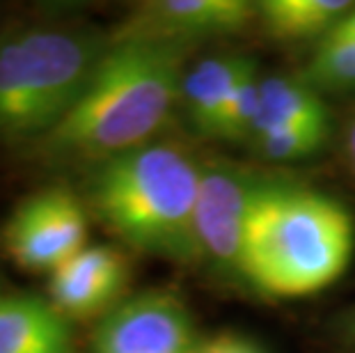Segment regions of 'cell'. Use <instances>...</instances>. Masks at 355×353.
Masks as SVG:
<instances>
[{
	"label": "cell",
	"mask_w": 355,
	"mask_h": 353,
	"mask_svg": "<svg viewBox=\"0 0 355 353\" xmlns=\"http://www.w3.org/2000/svg\"><path fill=\"white\" fill-rule=\"evenodd\" d=\"M186 49L112 40L71 112L42 142L55 161L101 163L147 145L181 101Z\"/></svg>",
	"instance_id": "cell-1"
},
{
	"label": "cell",
	"mask_w": 355,
	"mask_h": 353,
	"mask_svg": "<svg viewBox=\"0 0 355 353\" xmlns=\"http://www.w3.org/2000/svg\"><path fill=\"white\" fill-rule=\"evenodd\" d=\"M355 221L342 202L300 184L268 179L243 246V282L273 298L323 291L346 273Z\"/></svg>",
	"instance_id": "cell-2"
},
{
	"label": "cell",
	"mask_w": 355,
	"mask_h": 353,
	"mask_svg": "<svg viewBox=\"0 0 355 353\" xmlns=\"http://www.w3.org/2000/svg\"><path fill=\"white\" fill-rule=\"evenodd\" d=\"M202 165L184 147L147 142L92 165L89 209L126 246L191 264L202 257L198 195Z\"/></svg>",
	"instance_id": "cell-3"
},
{
	"label": "cell",
	"mask_w": 355,
	"mask_h": 353,
	"mask_svg": "<svg viewBox=\"0 0 355 353\" xmlns=\"http://www.w3.org/2000/svg\"><path fill=\"white\" fill-rule=\"evenodd\" d=\"M108 42L62 28L26 30L0 44V140L42 142L80 99Z\"/></svg>",
	"instance_id": "cell-4"
},
{
	"label": "cell",
	"mask_w": 355,
	"mask_h": 353,
	"mask_svg": "<svg viewBox=\"0 0 355 353\" xmlns=\"http://www.w3.org/2000/svg\"><path fill=\"white\" fill-rule=\"evenodd\" d=\"M268 179L234 163L202 165L198 239L202 257L223 275L243 280V246L257 198Z\"/></svg>",
	"instance_id": "cell-5"
},
{
	"label": "cell",
	"mask_w": 355,
	"mask_h": 353,
	"mask_svg": "<svg viewBox=\"0 0 355 353\" xmlns=\"http://www.w3.org/2000/svg\"><path fill=\"white\" fill-rule=\"evenodd\" d=\"M87 246V214L67 189L30 195L5 225V248L21 268L55 273Z\"/></svg>",
	"instance_id": "cell-6"
},
{
	"label": "cell",
	"mask_w": 355,
	"mask_h": 353,
	"mask_svg": "<svg viewBox=\"0 0 355 353\" xmlns=\"http://www.w3.org/2000/svg\"><path fill=\"white\" fill-rule=\"evenodd\" d=\"M200 342L184 300L170 291H142L99 319L92 353H195Z\"/></svg>",
	"instance_id": "cell-7"
},
{
	"label": "cell",
	"mask_w": 355,
	"mask_h": 353,
	"mask_svg": "<svg viewBox=\"0 0 355 353\" xmlns=\"http://www.w3.org/2000/svg\"><path fill=\"white\" fill-rule=\"evenodd\" d=\"M257 17L245 0H156L138 5L112 40H145L188 46V42L241 33Z\"/></svg>",
	"instance_id": "cell-8"
},
{
	"label": "cell",
	"mask_w": 355,
	"mask_h": 353,
	"mask_svg": "<svg viewBox=\"0 0 355 353\" xmlns=\"http://www.w3.org/2000/svg\"><path fill=\"white\" fill-rule=\"evenodd\" d=\"M126 282L128 261L122 250L92 243L51 273V303L69 321L103 317L124 300Z\"/></svg>",
	"instance_id": "cell-9"
},
{
	"label": "cell",
	"mask_w": 355,
	"mask_h": 353,
	"mask_svg": "<svg viewBox=\"0 0 355 353\" xmlns=\"http://www.w3.org/2000/svg\"><path fill=\"white\" fill-rule=\"evenodd\" d=\"M69 319L35 294L0 296V353H71Z\"/></svg>",
	"instance_id": "cell-10"
},
{
	"label": "cell",
	"mask_w": 355,
	"mask_h": 353,
	"mask_svg": "<svg viewBox=\"0 0 355 353\" xmlns=\"http://www.w3.org/2000/svg\"><path fill=\"white\" fill-rule=\"evenodd\" d=\"M252 71H257V62L245 55H216L195 64L193 71L184 76L181 87V103L193 129L202 136L214 138L218 119L236 87Z\"/></svg>",
	"instance_id": "cell-11"
},
{
	"label": "cell",
	"mask_w": 355,
	"mask_h": 353,
	"mask_svg": "<svg viewBox=\"0 0 355 353\" xmlns=\"http://www.w3.org/2000/svg\"><path fill=\"white\" fill-rule=\"evenodd\" d=\"M282 126H326L330 129L328 106L319 89L305 78L268 76L261 78V112L257 133Z\"/></svg>",
	"instance_id": "cell-12"
},
{
	"label": "cell",
	"mask_w": 355,
	"mask_h": 353,
	"mask_svg": "<svg viewBox=\"0 0 355 353\" xmlns=\"http://www.w3.org/2000/svg\"><path fill=\"white\" fill-rule=\"evenodd\" d=\"M346 0H266L257 5L261 24L277 40L323 37L353 10Z\"/></svg>",
	"instance_id": "cell-13"
},
{
	"label": "cell",
	"mask_w": 355,
	"mask_h": 353,
	"mask_svg": "<svg viewBox=\"0 0 355 353\" xmlns=\"http://www.w3.org/2000/svg\"><path fill=\"white\" fill-rule=\"evenodd\" d=\"M305 80L316 89H355V37L335 26L309 58Z\"/></svg>",
	"instance_id": "cell-14"
},
{
	"label": "cell",
	"mask_w": 355,
	"mask_h": 353,
	"mask_svg": "<svg viewBox=\"0 0 355 353\" xmlns=\"http://www.w3.org/2000/svg\"><path fill=\"white\" fill-rule=\"evenodd\" d=\"M328 136L330 129H326V126H282V129L257 133L252 138V145L261 159L291 163L309 159L316 152H321Z\"/></svg>",
	"instance_id": "cell-15"
},
{
	"label": "cell",
	"mask_w": 355,
	"mask_h": 353,
	"mask_svg": "<svg viewBox=\"0 0 355 353\" xmlns=\"http://www.w3.org/2000/svg\"><path fill=\"white\" fill-rule=\"evenodd\" d=\"M261 112V78L252 71L230 99L227 108L218 119L214 140H252Z\"/></svg>",
	"instance_id": "cell-16"
},
{
	"label": "cell",
	"mask_w": 355,
	"mask_h": 353,
	"mask_svg": "<svg viewBox=\"0 0 355 353\" xmlns=\"http://www.w3.org/2000/svg\"><path fill=\"white\" fill-rule=\"evenodd\" d=\"M195 353H266V349L245 335L220 333L209 337V340H202Z\"/></svg>",
	"instance_id": "cell-17"
},
{
	"label": "cell",
	"mask_w": 355,
	"mask_h": 353,
	"mask_svg": "<svg viewBox=\"0 0 355 353\" xmlns=\"http://www.w3.org/2000/svg\"><path fill=\"white\" fill-rule=\"evenodd\" d=\"M346 154H349V161L355 168V119L349 126V133H346Z\"/></svg>",
	"instance_id": "cell-18"
},
{
	"label": "cell",
	"mask_w": 355,
	"mask_h": 353,
	"mask_svg": "<svg viewBox=\"0 0 355 353\" xmlns=\"http://www.w3.org/2000/svg\"><path fill=\"white\" fill-rule=\"evenodd\" d=\"M337 26L342 28L344 33H349L351 37H355V7H353V10H351L349 14H346V17H344L342 21H339Z\"/></svg>",
	"instance_id": "cell-19"
},
{
	"label": "cell",
	"mask_w": 355,
	"mask_h": 353,
	"mask_svg": "<svg viewBox=\"0 0 355 353\" xmlns=\"http://www.w3.org/2000/svg\"><path fill=\"white\" fill-rule=\"evenodd\" d=\"M344 330H346V337L355 344V310L344 319Z\"/></svg>",
	"instance_id": "cell-20"
},
{
	"label": "cell",
	"mask_w": 355,
	"mask_h": 353,
	"mask_svg": "<svg viewBox=\"0 0 355 353\" xmlns=\"http://www.w3.org/2000/svg\"><path fill=\"white\" fill-rule=\"evenodd\" d=\"M0 296H3V294H0Z\"/></svg>",
	"instance_id": "cell-21"
}]
</instances>
